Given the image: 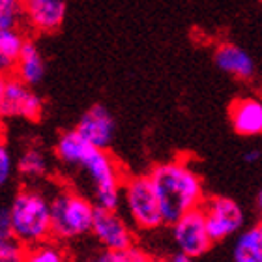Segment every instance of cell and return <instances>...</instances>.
<instances>
[{
    "label": "cell",
    "mask_w": 262,
    "mask_h": 262,
    "mask_svg": "<svg viewBox=\"0 0 262 262\" xmlns=\"http://www.w3.org/2000/svg\"><path fill=\"white\" fill-rule=\"evenodd\" d=\"M257 206H258V210H260V213H262V189L258 191V196H257Z\"/></svg>",
    "instance_id": "cell-28"
},
{
    "label": "cell",
    "mask_w": 262,
    "mask_h": 262,
    "mask_svg": "<svg viewBox=\"0 0 262 262\" xmlns=\"http://www.w3.org/2000/svg\"><path fill=\"white\" fill-rule=\"evenodd\" d=\"M232 129L242 137L262 135V99L255 96L234 99L229 107Z\"/></svg>",
    "instance_id": "cell-13"
},
{
    "label": "cell",
    "mask_w": 262,
    "mask_h": 262,
    "mask_svg": "<svg viewBox=\"0 0 262 262\" xmlns=\"http://www.w3.org/2000/svg\"><path fill=\"white\" fill-rule=\"evenodd\" d=\"M0 122H2V120H0Z\"/></svg>",
    "instance_id": "cell-31"
},
{
    "label": "cell",
    "mask_w": 262,
    "mask_h": 262,
    "mask_svg": "<svg viewBox=\"0 0 262 262\" xmlns=\"http://www.w3.org/2000/svg\"><path fill=\"white\" fill-rule=\"evenodd\" d=\"M202 212L206 217L208 232H210L213 244L240 234L244 223H246L242 206L230 196H208L202 204Z\"/></svg>",
    "instance_id": "cell-6"
},
{
    "label": "cell",
    "mask_w": 262,
    "mask_h": 262,
    "mask_svg": "<svg viewBox=\"0 0 262 262\" xmlns=\"http://www.w3.org/2000/svg\"><path fill=\"white\" fill-rule=\"evenodd\" d=\"M170 236H172L176 251L184 253L195 260L206 255L213 246L202 208H196L193 212L182 215L176 223L170 225Z\"/></svg>",
    "instance_id": "cell-7"
},
{
    "label": "cell",
    "mask_w": 262,
    "mask_h": 262,
    "mask_svg": "<svg viewBox=\"0 0 262 262\" xmlns=\"http://www.w3.org/2000/svg\"><path fill=\"white\" fill-rule=\"evenodd\" d=\"M148 176L158 195L163 221L169 227L182 215L202 208L206 201L201 174L184 159L154 165Z\"/></svg>",
    "instance_id": "cell-1"
},
{
    "label": "cell",
    "mask_w": 262,
    "mask_h": 262,
    "mask_svg": "<svg viewBox=\"0 0 262 262\" xmlns=\"http://www.w3.org/2000/svg\"><path fill=\"white\" fill-rule=\"evenodd\" d=\"M260 158H262V154L258 152V150H249V152L244 154V159H246V163H257Z\"/></svg>",
    "instance_id": "cell-24"
},
{
    "label": "cell",
    "mask_w": 262,
    "mask_h": 262,
    "mask_svg": "<svg viewBox=\"0 0 262 262\" xmlns=\"http://www.w3.org/2000/svg\"><path fill=\"white\" fill-rule=\"evenodd\" d=\"M122 206L131 227L141 232H150L165 225L158 195L148 174L126 178L122 187Z\"/></svg>",
    "instance_id": "cell-5"
},
{
    "label": "cell",
    "mask_w": 262,
    "mask_h": 262,
    "mask_svg": "<svg viewBox=\"0 0 262 262\" xmlns=\"http://www.w3.org/2000/svg\"><path fill=\"white\" fill-rule=\"evenodd\" d=\"M17 172V159H13L10 148L0 139V191L10 186Z\"/></svg>",
    "instance_id": "cell-20"
},
{
    "label": "cell",
    "mask_w": 262,
    "mask_h": 262,
    "mask_svg": "<svg viewBox=\"0 0 262 262\" xmlns=\"http://www.w3.org/2000/svg\"><path fill=\"white\" fill-rule=\"evenodd\" d=\"M66 0H23V19L28 27L41 34L56 32L66 19Z\"/></svg>",
    "instance_id": "cell-11"
},
{
    "label": "cell",
    "mask_w": 262,
    "mask_h": 262,
    "mask_svg": "<svg viewBox=\"0 0 262 262\" xmlns=\"http://www.w3.org/2000/svg\"><path fill=\"white\" fill-rule=\"evenodd\" d=\"M43 113V99L34 92L32 86L25 84L17 77L8 79L4 98L0 101V120H21L36 122Z\"/></svg>",
    "instance_id": "cell-9"
},
{
    "label": "cell",
    "mask_w": 262,
    "mask_h": 262,
    "mask_svg": "<svg viewBox=\"0 0 262 262\" xmlns=\"http://www.w3.org/2000/svg\"><path fill=\"white\" fill-rule=\"evenodd\" d=\"M75 131L88 144H92L99 150H107L115 139V116L105 105H92L88 111H84L81 120L77 122Z\"/></svg>",
    "instance_id": "cell-10"
},
{
    "label": "cell",
    "mask_w": 262,
    "mask_h": 262,
    "mask_svg": "<svg viewBox=\"0 0 262 262\" xmlns=\"http://www.w3.org/2000/svg\"><path fill=\"white\" fill-rule=\"evenodd\" d=\"M45 71H47V64H45L43 53L39 51V47L32 39H27L11 77H17L19 81H23L28 86H36L43 81Z\"/></svg>",
    "instance_id": "cell-14"
},
{
    "label": "cell",
    "mask_w": 262,
    "mask_h": 262,
    "mask_svg": "<svg viewBox=\"0 0 262 262\" xmlns=\"http://www.w3.org/2000/svg\"><path fill=\"white\" fill-rule=\"evenodd\" d=\"M96 210L98 206L92 199L73 187L56 189L55 195H51L53 240L68 244L88 236L92 232Z\"/></svg>",
    "instance_id": "cell-4"
},
{
    "label": "cell",
    "mask_w": 262,
    "mask_h": 262,
    "mask_svg": "<svg viewBox=\"0 0 262 262\" xmlns=\"http://www.w3.org/2000/svg\"><path fill=\"white\" fill-rule=\"evenodd\" d=\"M90 234L101 249L109 251H124L135 246V230L118 210L98 208Z\"/></svg>",
    "instance_id": "cell-8"
},
{
    "label": "cell",
    "mask_w": 262,
    "mask_h": 262,
    "mask_svg": "<svg viewBox=\"0 0 262 262\" xmlns=\"http://www.w3.org/2000/svg\"><path fill=\"white\" fill-rule=\"evenodd\" d=\"M28 247L17 242L13 236L0 238V262H27Z\"/></svg>",
    "instance_id": "cell-21"
},
{
    "label": "cell",
    "mask_w": 262,
    "mask_h": 262,
    "mask_svg": "<svg viewBox=\"0 0 262 262\" xmlns=\"http://www.w3.org/2000/svg\"><path fill=\"white\" fill-rule=\"evenodd\" d=\"M169 260L170 262H195V258L187 257V255H184V253H180V251H176V253H172V255H170Z\"/></svg>",
    "instance_id": "cell-25"
},
{
    "label": "cell",
    "mask_w": 262,
    "mask_h": 262,
    "mask_svg": "<svg viewBox=\"0 0 262 262\" xmlns=\"http://www.w3.org/2000/svg\"><path fill=\"white\" fill-rule=\"evenodd\" d=\"M27 262H75V258L68 253L64 244L56 240H49L45 244L30 247L27 255Z\"/></svg>",
    "instance_id": "cell-19"
},
{
    "label": "cell",
    "mask_w": 262,
    "mask_h": 262,
    "mask_svg": "<svg viewBox=\"0 0 262 262\" xmlns=\"http://www.w3.org/2000/svg\"><path fill=\"white\" fill-rule=\"evenodd\" d=\"M232 262H262V244L257 225L238 234L232 247Z\"/></svg>",
    "instance_id": "cell-17"
},
{
    "label": "cell",
    "mask_w": 262,
    "mask_h": 262,
    "mask_svg": "<svg viewBox=\"0 0 262 262\" xmlns=\"http://www.w3.org/2000/svg\"><path fill=\"white\" fill-rule=\"evenodd\" d=\"M8 79H10V77L4 75V73H0V101H2V98H4L6 86H8Z\"/></svg>",
    "instance_id": "cell-26"
},
{
    "label": "cell",
    "mask_w": 262,
    "mask_h": 262,
    "mask_svg": "<svg viewBox=\"0 0 262 262\" xmlns=\"http://www.w3.org/2000/svg\"><path fill=\"white\" fill-rule=\"evenodd\" d=\"M51 159L49 156L38 146H28L17 158V174L25 180H41L49 174Z\"/></svg>",
    "instance_id": "cell-16"
},
{
    "label": "cell",
    "mask_w": 262,
    "mask_h": 262,
    "mask_svg": "<svg viewBox=\"0 0 262 262\" xmlns=\"http://www.w3.org/2000/svg\"><path fill=\"white\" fill-rule=\"evenodd\" d=\"M213 64L227 75L234 77L238 81H251L255 77V60L246 49L240 45L223 41L213 51Z\"/></svg>",
    "instance_id": "cell-12"
},
{
    "label": "cell",
    "mask_w": 262,
    "mask_h": 262,
    "mask_svg": "<svg viewBox=\"0 0 262 262\" xmlns=\"http://www.w3.org/2000/svg\"><path fill=\"white\" fill-rule=\"evenodd\" d=\"M0 2L6 6H17V8H21L23 4V0H0Z\"/></svg>",
    "instance_id": "cell-27"
},
{
    "label": "cell",
    "mask_w": 262,
    "mask_h": 262,
    "mask_svg": "<svg viewBox=\"0 0 262 262\" xmlns=\"http://www.w3.org/2000/svg\"><path fill=\"white\" fill-rule=\"evenodd\" d=\"M23 19V10L17 6H6L0 2V30L6 28H19Z\"/></svg>",
    "instance_id": "cell-22"
},
{
    "label": "cell",
    "mask_w": 262,
    "mask_h": 262,
    "mask_svg": "<svg viewBox=\"0 0 262 262\" xmlns=\"http://www.w3.org/2000/svg\"><path fill=\"white\" fill-rule=\"evenodd\" d=\"M154 257H150L142 247L133 246L124 251H109V249H101L98 251L86 253L84 257L77 258L75 262H152Z\"/></svg>",
    "instance_id": "cell-18"
},
{
    "label": "cell",
    "mask_w": 262,
    "mask_h": 262,
    "mask_svg": "<svg viewBox=\"0 0 262 262\" xmlns=\"http://www.w3.org/2000/svg\"><path fill=\"white\" fill-rule=\"evenodd\" d=\"M152 262H170V260H169V257H167V258H156V257H154Z\"/></svg>",
    "instance_id": "cell-30"
},
{
    "label": "cell",
    "mask_w": 262,
    "mask_h": 262,
    "mask_svg": "<svg viewBox=\"0 0 262 262\" xmlns=\"http://www.w3.org/2000/svg\"><path fill=\"white\" fill-rule=\"evenodd\" d=\"M10 236H13L10 204H0V238H10Z\"/></svg>",
    "instance_id": "cell-23"
},
{
    "label": "cell",
    "mask_w": 262,
    "mask_h": 262,
    "mask_svg": "<svg viewBox=\"0 0 262 262\" xmlns=\"http://www.w3.org/2000/svg\"><path fill=\"white\" fill-rule=\"evenodd\" d=\"M11 232L25 247L53 240L51 196L32 186L21 187L10 201Z\"/></svg>",
    "instance_id": "cell-2"
},
{
    "label": "cell",
    "mask_w": 262,
    "mask_h": 262,
    "mask_svg": "<svg viewBox=\"0 0 262 262\" xmlns=\"http://www.w3.org/2000/svg\"><path fill=\"white\" fill-rule=\"evenodd\" d=\"M27 36L21 28H6L0 30V73L11 77L15 71L23 47L27 43Z\"/></svg>",
    "instance_id": "cell-15"
},
{
    "label": "cell",
    "mask_w": 262,
    "mask_h": 262,
    "mask_svg": "<svg viewBox=\"0 0 262 262\" xmlns=\"http://www.w3.org/2000/svg\"><path fill=\"white\" fill-rule=\"evenodd\" d=\"M257 230H258V236H260V244H262V221L257 223Z\"/></svg>",
    "instance_id": "cell-29"
},
{
    "label": "cell",
    "mask_w": 262,
    "mask_h": 262,
    "mask_svg": "<svg viewBox=\"0 0 262 262\" xmlns=\"http://www.w3.org/2000/svg\"><path fill=\"white\" fill-rule=\"evenodd\" d=\"M73 170H79L90 186V199L98 208L118 210L122 206V187L126 176L118 161L107 150L90 146L84 150Z\"/></svg>",
    "instance_id": "cell-3"
}]
</instances>
